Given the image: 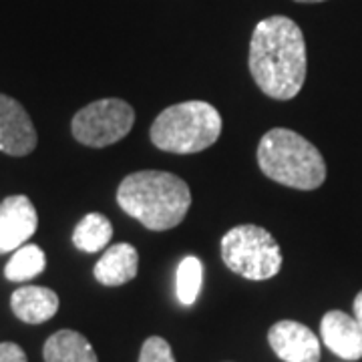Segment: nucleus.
I'll return each mask as SVG.
<instances>
[{"label":"nucleus","instance_id":"nucleus-16","mask_svg":"<svg viewBox=\"0 0 362 362\" xmlns=\"http://www.w3.org/2000/svg\"><path fill=\"white\" fill-rule=\"evenodd\" d=\"M204 284V264L195 256H187L180 262L175 274V294L183 306H192L202 292Z\"/></svg>","mask_w":362,"mask_h":362},{"label":"nucleus","instance_id":"nucleus-18","mask_svg":"<svg viewBox=\"0 0 362 362\" xmlns=\"http://www.w3.org/2000/svg\"><path fill=\"white\" fill-rule=\"evenodd\" d=\"M0 362H28L25 350L14 342H0Z\"/></svg>","mask_w":362,"mask_h":362},{"label":"nucleus","instance_id":"nucleus-4","mask_svg":"<svg viewBox=\"0 0 362 362\" xmlns=\"http://www.w3.org/2000/svg\"><path fill=\"white\" fill-rule=\"evenodd\" d=\"M221 115L206 101H183L159 113L149 137L157 149L168 153H199L220 139Z\"/></svg>","mask_w":362,"mask_h":362},{"label":"nucleus","instance_id":"nucleus-17","mask_svg":"<svg viewBox=\"0 0 362 362\" xmlns=\"http://www.w3.org/2000/svg\"><path fill=\"white\" fill-rule=\"evenodd\" d=\"M139 362H175V356L165 338L149 337L143 342Z\"/></svg>","mask_w":362,"mask_h":362},{"label":"nucleus","instance_id":"nucleus-2","mask_svg":"<svg viewBox=\"0 0 362 362\" xmlns=\"http://www.w3.org/2000/svg\"><path fill=\"white\" fill-rule=\"evenodd\" d=\"M119 207L151 232L180 226L192 206L187 183L168 171H135L117 189Z\"/></svg>","mask_w":362,"mask_h":362},{"label":"nucleus","instance_id":"nucleus-9","mask_svg":"<svg viewBox=\"0 0 362 362\" xmlns=\"http://www.w3.org/2000/svg\"><path fill=\"white\" fill-rule=\"evenodd\" d=\"M268 342L284 362H320V340L308 326L296 320H280L268 330Z\"/></svg>","mask_w":362,"mask_h":362},{"label":"nucleus","instance_id":"nucleus-8","mask_svg":"<svg viewBox=\"0 0 362 362\" xmlns=\"http://www.w3.org/2000/svg\"><path fill=\"white\" fill-rule=\"evenodd\" d=\"M39 216L26 195H11L0 204V254L16 252L35 235Z\"/></svg>","mask_w":362,"mask_h":362},{"label":"nucleus","instance_id":"nucleus-20","mask_svg":"<svg viewBox=\"0 0 362 362\" xmlns=\"http://www.w3.org/2000/svg\"><path fill=\"white\" fill-rule=\"evenodd\" d=\"M296 2H306V4H312V2H324V0H296Z\"/></svg>","mask_w":362,"mask_h":362},{"label":"nucleus","instance_id":"nucleus-15","mask_svg":"<svg viewBox=\"0 0 362 362\" xmlns=\"http://www.w3.org/2000/svg\"><path fill=\"white\" fill-rule=\"evenodd\" d=\"M47 268V256L39 246L35 244H25L13 254V258L8 259L4 276L11 282H26L37 278Z\"/></svg>","mask_w":362,"mask_h":362},{"label":"nucleus","instance_id":"nucleus-19","mask_svg":"<svg viewBox=\"0 0 362 362\" xmlns=\"http://www.w3.org/2000/svg\"><path fill=\"white\" fill-rule=\"evenodd\" d=\"M352 308H354V318H356V322L362 326V290L356 294V298H354Z\"/></svg>","mask_w":362,"mask_h":362},{"label":"nucleus","instance_id":"nucleus-11","mask_svg":"<svg viewBox=\"0 0 362 362\" xmlns=\"http://www.w3.org/2000/svg\"><path fill=\"white\" fill-rule=\"evenodd\" d=\"M11 308L18 320L26 324H42L51 320L59 310V296L45 286H23L11 296Z\"/></svg>","mask_w":362,"mask_h":362},{"label":"nucleus","instance_id":"nucleus-5","mask_svg":"<svg viewBox=\"0 0 362 362\" xmlns=\"http://www.w3.org/2000/svg\"><path fill=\"white\" fill-rule=\"evenodd\" d=\"M221 259L238 276L262 282L282 268V252L272 233L254 223L235 226L221 238Z\"/></svg>","mask_w":362,"mask_h":362},{"label":"nucleus","instance_id":"nucleus-10","mask_svg":"<svg viewBox=\"0 0 362 362\" xmlns=\"http://www.w3.org/2000/svg\"><path fill=\"white\" fill-rule=\"evenodd\" d=\"M322 342L342 361L362 358V326L354 316L342 310H330L320 322Z\"/></svg>","mask_w":362,"mask_h":362},{"label":"nucleus","instance_id":"nucleus-7","mask_svg":"<svg viewBox=\"0 0 362 362\" xmlns=\"http://www.w3.org/2000/svg\"><path fill=\"white\" fill-rule=\"evenodd\" d=\"M37 129L16 99L0 93V151L6 156L23 157L35 151Z\"/></svg>","mask_w":362,"mask_h":362},{"label":"nucleus","instance_id":"nucleus-6","mask_svg":"<svg viewBox=\"0 0 362 362\" xmlns=\"http://www.w3.org/2000/svg\"><path fill=\"white\" fill-rule=\"evenodd\" d=\"M135 123V111L123 99H99L73 117L71 129L87 147H107L121 141Z\"/></svg>","mask_w":362,"mask_h":362},{"label":"nucleus","instance_id":"nucleus-14","mask_svg":"<svg viewBox=\"0 0 362 362\" xmlns=\"http://www.w3.org/2000/svg\"><path fill=\"white\" fill-rule=\"evenodd\" d=\"M113 226L103 214H87L73 232V244L87 254H95L111 244Z\"/></svg>","mask_w":362,"mask_h":362},{"label":"nucleus","instance_id":"nucleus-1","mask_svg":"<svg viewBox=\"0 0 362 362\" xmlns=\"http://www.w3.org/2000/svg\"><path fill=\"white\" fill-rule=\"evenodd\" d=\"M250 73L264 95L278 101L294 99L306 81V40L288 16L259 21L250 40Z\"/></svg>","mask_w":362,"mask_h":362},{"label":"nucleus","instance_id":"nucleus-3","mask_svg":"<svg viewBox=\"0 0 362 362\" xmlns=\"http://www.w3.org/2000/svg\"><path fill=\"white\" fill-rule=\"evenodd\" d=\"M258 163L266 177L292 189L312 192L326 180V163L316 145L284 127H276L262 137Z\"/></svg>","mask_w":362,"mask_h":362},{"label":"nucleus","instance_id":"nucleus-12","mask_svg":"<svg viewBox=\"0 0 362 362\" xmlns=\"http://www.w3.org/2000/svg\"><path fill=\"white\" fill-rule=\"evenodd\" d=\"M139 270V254L131 244H115L107 247L95 264V278L103 286H123L131 282Z\"/></svg>","mask_w":362,"mask_h":362},{"label":"nucleus","instance_id":"nucleus-13","mask_svg":"<svg viewBox=\"0 0 362 362\" xmlns=\"http://www.w3.org/2000/svg\"><path fill=\"white\" fill-rule=\"evenodd\" d=\"M45 362H99L90 342L75 330L54 332L42 349Z\"/></svg>","mask_w":362,"mask_h":362}]
</instances>
